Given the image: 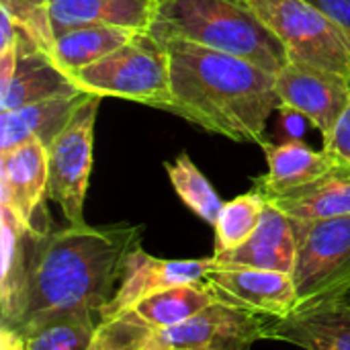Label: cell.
<instances>
[{"label": "cell", "instance_id": "obj_1", "mask_svg": "<svg viewBox=\"0 0 350 350\" xmlns=\"http://www.w3.org/2000/svg\"><path fill=\"white\" fill-rule=\"evenodd\" d=\"M144 226H66L29 238L27 281L21 310L6 328L70 310L96 314L113 299L127 256L142 246Z\"/></svg>", "mask_w": 350, "mask_h": 350}, {"label": "cell", "instance_id": "obj_2", "mask_svg": "<svg viewBox=\"0 0 350 350\" xmlns=\"http://www.w3.org/2000/svg\"><path fill=\"white\" fill-rule=\"evenodd\" d=\"M164 45L172 100L162 111L232 142H265L267 121L281 107L277 74L195 43L172 39Z\"/></svg>", "mask_w": 350, "mask_h": 350}, {"label": "cell", "instance_id": "obj_3", "mask_svg": "<svg viewBox=\"0 0 350 350\" xmlns=\"http://www.w3.org/2000/svg\"><path fill=\"white\" fill-rule=\"evenodd\" d=\"M148 33L160 43L178 39L236 55L271 74L289 64L285 45L248 0H158Z\"/></svg>", "mask_w": 350, "mask_h": 350}, {"label": "cell", "instance_id": "obj_4", "mask_svg": "<svg viewBox=\"0 0 350 350\" xmlns=\"http://www.w3.org/2000/svg\"><path fill=\"white\" fill-rule=\"evenodd\" d=\"M72 82L100 98L113 96L164 109L172 100L170 53L148 31H139L117 51L76 72Z\"/></svg>", "mask_w": 350, "mask_h": 350}, {"label": "cell", "instance_id": "obj_5", "mask_svg": "<svg viewBox=\"0 0 350 350\" xmlns=\"http://www.w3.org/2000/svg\"><path fill=\"white\" fill-rule=\"evenodd\" d=\"M260 21L281 39L289 62L342 74L350 80V37L308 0H248Z\"/></svg>", "mask_w": 350, "mask_h": 350}, {"label": "cell", "instance_id": "obj_6", "mask_svg": "<svg viewBox=\"0 0 350 350\" xmlns=\"http://www.w3.org/2000/svg\"><path fill=\"white\" fill-rule=\"evenodd\" d=\"M297 260L291 273L299 306L345 299L350 293V215L295 221Z\"/></svg>", "mask_w": 350, "mask_h": 350}, {"label": "cell", "instance_id": "obj_7", "mask_svg": "<svg viewBox=\"0 0 350 350\" xmlns=\"http://www.w3.org/2000/svg\"><path fill=\"white\" fill-rule=\"evenodd\" d=\"M100 96L88 94L64 131L47 150V199L53 201L70 226L84 221V201L92 170L94 123Z\"/></svg>", "mask_w": 350, "mask_h": 350}, {"label": "cell", "instance_id": "obj_8", "mask_svg": "<svg viewBox=\"0 0 350 350\" xmlns=\"http://www.w3.org/2000/svg\"><path fill=\"white\" fill-rule=\"evenodd\" d=\"M267 318L226 301H215L185 324L158 330L164 350H250L267 340Z\"/></svg>", "mask_w": 350, "mask_h": 350}, {"label": "cell", "instance_id": "obj_9", "mask_svg": "<svg viewBox=\"0 0 350 350\" xmlns=\"http://www.w3.org/2000/svg\"><path fill=\"white\" fill-rule=\"evenodd\" d=\"M281 109L308 119L326 139L350 103V80L342 74L289 62L277 74Z\"/></svg>", "mask_w": 350, "mask_h": 350}, {"label": "cell", "instance_id": "obj_10", "mask_svg": "<svg viewBox=\"0 0 350 350\" xmlns=\"http://www.w3.org/2000/svg\"><path fill=\"white\" fill-rule=\"evenodd\" d=\"M0 205L8 207L31 236L51 230L45 211L47 199V150L31 139L8 152H0Z\"/></svg>", "mask_w": 350, "mask_h": 350}, {"label": "cell", "instance_id": "obj_11", "mask_svg": "<svg viewBox=\"0 0 350 350\" xmlns=\"http://www.w3.org/2000/svg\"><path fill=\"white\" fill-rule=\"evenodd\" d=\"M213 269H215L213 256L199 258V260H166V258H156L148 254L142 246H137L127 256L121 283L113 299L103 308L100 320L129 312L144 299L160 291H166L170 287L205 281Z\"/></svg>", "mask_w": 350, "mask_h": 350}, {"label": "cell", "instance_id": "obj_12", "mask_svg": "<svg viewBox=\"0 0 350 350\" xmlns=\"http://www.w3.org/2000/svg\"><path fill=\"white\" fill-rule=\"evenodd\" d=\"M205 281L219 301L267 318H285L299 306L297 289L289 273L215 265Z\"/></svg>", "mask_w": 350, "mask_h": 350}, {"label": "cell", "instance_id": "obj_13", "mask_svg": "<svg viewBox=\"0 0 350 350\" xmlns=\"http://www.w3.org/2000/svg\"><path fill=\"white\" fill-rule=\"evenodd\" d=\"M82 92L53 57L23 31L16 43V62L10 82L0 88V111H14L41 100Z\"/></svg>", "mask_w": 350, "mask_h": 350}, {"label": "cell", "instance_id": "obj_14", "mask_svg": "<svg viewBox=\"0 0 350 350\" xmlns=\"http://www.w3.org/2000/svg\"><path fill=\"white\" fill-rule=\"evenodd\" d=\"M267 340L306 350H350V306L345 299L304 306L271 320Z\"/></svg>", "mask_w": 350, "mask_h": 350}, {"label": "cell", "instance_id": "obj_15", "mask_svg": "<svg viewBox=\"0 0 350 350\" xmlns=\"http://www.w3.org/2000/svg\"><path fill=\"white\" fill-rule=\"evenodd\" d=\"M219 267H248L279 273H293L297 260V238L293 219L273 203H267L254 234L238 248L213 254Z\"/></svg>", "mask_w": 350, "mask_h": 350}, {"label": "cell", "instance_id": "obj_16", "mask_svg": "<svg viewBox=\"0 0 350 350\" xmlns=\"http://www.w3.org/2000/svg\"><path fill=\"white\" fill-rule=\"evenodd\" d=\"M156 6L158 0H51L49 16L55 37L88 25L148 31Z\"/></svg>", "mask_w": 350, "mask_h": 350}, {"label": "cell", "instance_id": "obj_17", "mask_svg": "<svg viewBox=\"0 0 350 350\" xmlns=\"http://www.w3.org/2000/svg\"><path fill=\"white\" fill-rule=\"evenodd\" d=\"M260 146L267 154L269 172L256 178L254 189H258L267 199L310 185L340 162L330 152H316L299 139L279 144L262 142Z\"/></svg>", "mask_w": 350, "mask_h": 350}, {"label": "cell", "instance_id": "obj_18", "mask_svg": "<svg viewBox=\"0 0 350 350\" xmlns=\"http://www.w3.org/2000/svg\"><path fill=\"white\" fill-rule=\"evenodd\" d=\"M86 96L88 92H78L72 96H57L27 105L14 111H0V152H8L31 139H37L47 148L64 131Z\"/></svg>", "mask_w": 350, "mask_h": 350}, {"label": "cell", "instance_id": "obj_19", "mask_svg": "<svg viewBox=\"0 0 350 350\" xmlns=\"http://www.w3.org/2000/svg\"><path fill=\"white\" fill-rule=\"evenodd\" d=\"M295 221L350 215V164L338 162L324 176L283 195L267 199Z\"/></svg>", "mask_w": 350, "mask_h": 350}, {"label": "cell", "instance_id": "obj_20", "mask_svg": "<svg viewBox=\"0 0 350 350\" xmlns=\"http://www.w3.org/2000/svg\"><path fill=\"white\" fill-rule=\"evenodd\" d=\"M2 219V267H0V314L2 326H10L21 310L27 260H29V230L16 219V215L0 205Z\"/></svg>", "mask_w": 350, "mask_h": 350}, {"label": "cell", "instance_id": "obj_21", "mask_svg": "<svg viewBox=\"0 0 350 350\" xmlns=\"http://www.w3.org/2000/svg\"><path fill=\"white\" fill-rule=\"evenodd\" d=\"M137 33L139 31L105 25L76 27L55 37L51 57L59 66V70H64L72 80L76 72L117 51L119 47L129 43Z\"/></svg>", "mask_w": 350, "mask_h": 350}, {"label": "cell", "instance_id": "obj_22", "mask_svg": "<svg viewBox=\"0 0 350 350\" xmlns=\"http://www.w3.org/2000/svg\"><path fill=\"white\" fill-rule=\"evenodd\" d=\"M100 314L92 310H70L39 318L18 330L27 350H90Z\"/></svg>", "mask_w": 350, "mask_h": 350}, {"label": "cell", "instance_id": "obj_23", "mask_svg": "<svg viewBox=\"0 0 350 350\" xmlns=\"http://www.w3.org/2000/svg\"><path fill=\"white\" fill-rule=\"evenodd\" d=\"M215 301L219 299L211 289V285L207 281H197V283H185L160 291L137 304L133 312L152 328L164 330L185 324L187 320L201 314Z\"/></svg>", "mask_w": 350, "mask_h": 350}, {"label": "cell", "instance_id": "obj_24", "mask_svg": "<svg viewBox=\"0 0 350 350\" xmlns=\"http://www.w3.org/2000/svg\"><path fill=\"white\" fill-rule=\"evenodd\" d=\"M164 168L180 201L199 219H203L209 226H215L224 209V201L217 195V191L211 187L207 176L191 160V156L187 152H180L174 162H164Z\"/></svg>", "mask_w": 350, "mask_h": 350}, {"label": "cell", "instance_id": "obj_25", "mask_svg": "<svg viewBox=\"0 0 350 350\" xmlns=\"http://www.w3.org/2000/svg\"><path fill=\"white\" fill-rule=\"evenodd\" d=\"M267 197L252 189L230 203H224V209L215 221V250L213 254H221L242 246L258 228L262 213L267 209Z\"/></svg>", "mask_w": 350, "mask_h": 350}, {"label": "cell", "instance_id": "obj_26", "mask_svg": "<svg viewBox=\"0 0 350 350\" xmlns=\"http://www.w3.org/2000/svg\"><path fill=\"white\" fill-rule=\"evenodd\" d=\"M90 350H164L158 330L133 310L98 322Z\"/></svg>", "mask_w": 350, "mask_h": 350}, {"label": "cell", "instance_id": "obj_27", "mask_svg": "<svg viewBox=\"0 0 350 350\" xmlns=\"http://www.w3.org/2000/svg\"><path fill=\"white\" fill-rule=\"evenodd\" d=\"M49 4L51 0H0V8L6 10L12 21L23 27L43 51L51 55L55 35L51 27Z\"/></svg>", "mask_w": 350, "mask_h": 350}, {"label": "cell", "instance_id": "obj_28", "mask_svg": "<svg viewBox=\"0 0 350 350\" xmlns=\"http://www.w3.org/2000/svg\"><path fill=\"white\" fill-rule=\"evenodd\" d=\"M324 150L330 152L336 160L350 164V103L334 125L332 133L324 139Z\"/></svg>", "mask_w": 350, "mask_h": 350}, {"label": "cell", "instance_id": "obj_29", "mask_svg": "<svg viewBox=\"0 0 350 350\" xmlns=\"http://www.w3.org/2000/svg\"><path fill=\"white\" fill-rule=\"evenodd\" d=\"M312 6L330 16L336 25H340L350 37V0H308Z\"/></svg>", "mask_w": 350, "mask_h": 350}, {"label": "cell", "instance_id": "obj_30", "mask_svg": "<svg viewBox=\"0 0 350 350\" xmlns=\"http://www.w3.org/2000/svg\"><path fill=\"white\" fill-rule=\"evenodd\" d=\"M0 350H27L25 340L10 328H0Z\"/></svg>", "mask_w": 350, "mask_h": 350}, {"label": "cell", "instance_id": "obj_31", "mask_svg": "<svg viewBox=\"0 0 350 350\" xmlns=\"http://www.w3.org/2000/svg\"><path fill=\"white\" fill-rule=\"evenodd\" d=\"M345 301H347V304H349V306H350V293H349V295H347V297H345Z\"/></svg>", "mask_w": 350, "mask_h": 350}]
</instances>
